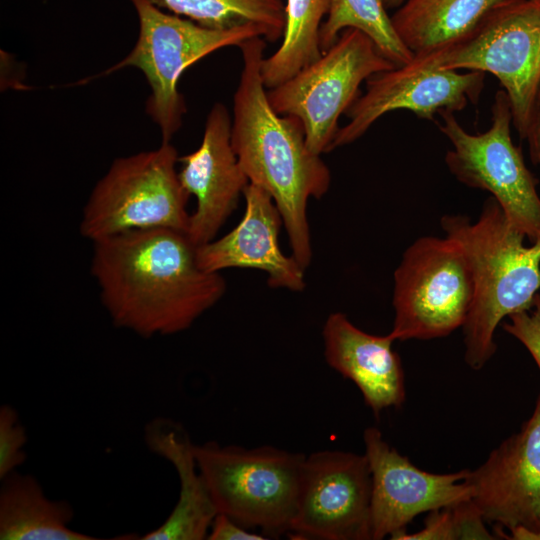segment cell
I'll return each mask as SVG.
<instances>
[{
  "label": "cell",
  "mask_w": 540,
  "mask_h": 540,
  "mask_svg": "<svg viewBox=\"0 0 540 540\" xmlns=\"http://www.w3.org/2000/svg\"><path fill=\"white\" fill-rule=\"evenodd\" d=\"M90 272L112 323L143 338L189 329L225 294L186 232L137 229L92 242Z\"/></svg>",
  "instance_id": "obj_1"
},
{
  "label": "cell",
  "mask_w": 540,
  "mask_h": 540,
  "mask_svg": "<svg viewBox=\"0 0 540 540\" xmlns=\"http://www.w3.org/2000/svg\"><path fill=\"white\" fill-rule=\"evenodd\" d=\"M242 71L233 97L231 141L250 183L272 197L283 220L292 256L303 269L312 260L307 206L328 191L331 173L306 142L301 120L277 113L261 74L266 48L263 37L238 46Z\"/></svg>",
  "instance_id": "obj_2"
},
{
  "label": "cell",
  "mask_w": 540,
  "mask_h": 540,
  "mask_svg": "<svg viewBox=\"0 0 540 540\" xmlns=\"http://www.w3.org/2000/svg\"><path fill=\"white\" fill-rule=\"evenodd\" d=\"M440 226L462 250L472 273L474 298L462 326L464 359L480 370L497 350V326L503 318L530 309L540 289V240L525 246V235L492 196L476 221L447 214Z\"/></svg>",
  "instance_id": "obj_3"
},
{
  "label": "cell",
  "mask_w": 540,
  "mask_h": 540,
  "mask_svg": "<svg viewBox=\"0 0 540 540\" xmlns=\"http://www.w3.org/2000/svg\"><path fill=\"white\" fill-rule=\"evenodd\" d=\"M217 513L268 539L289 534L306 456L272 446L244 448L209 441L193 447Z\"/></svg>",
  "instance_id": "obj_4"
},
{
  "label": "cell",
  "mask_w": 540,
  "mask_h": 540,
  "mask_svg": "<svg viewBox=\"0 0 540 540\" xmlns=\"http://www.w3.org/2000/svg\"><path fill=\"white\" fill-rule=\"evenodd\" d=\"M423 70L468 69L498 78L524 139L540 98V0H504L460 41L408 63Z\"/></svg>",
  "instance_id": "obj_5"
},
{
  "label": "cell",
  "mask_w": 540,
  "mask_h": 540,
  "mask_svg": "<svg viewBox=\"0 0 540 540\" xmlns=\"http://www.w3.org/2000/svg\"><path fill=\"white\" fill-rule=\"evenodd\" d=\"M139 23L131 51L95 77H104L128 67L140 70L151 90L146 112L159 127L162 142H171L179 131L186 105L178 82L192 64L228 46H239L253 37H263L260 28L245 24L227 29L209 28L164 11L149 0H130ZM83 79L87 83L94 79Z\"/></svg>",
  "instance_id": "obj_6"
},
{
  "label": "cell",
  "mask_w": 540,
  "mask_h": 540,
  "mask_svg": "<svg viewBox=\"0 0 540 540\" xmlns=\"http://www.w3.org/2000/svg\"><path fill=\"white\" fill-rule=\"evenodd\" d=\"M178 162L171 142L116 158L84 205L81 235L95 242L137 229L170 228L187 233L190 195L180 182Z\"/></svg>",
  "instance_id": "obj_7"
},
{
  "label": "cell",
  "mask_w": 540,
  "mask_h": 540,
  "mask_svg": "<svg viewBox=\"0 0 540 540\" xmlns=\"http://www.w3.org/2000/svg\"><path fill=\"white\" fill-rule=\"evenodd\" d=\"M507 94L494 97L490 127L477 134L465 130L453 112L440 111V131L452 149L445 155L450 173L462 184L490 193L508 221L532 243L540 240L537 179L511 137L512 113Z\"/></svg>",
  "instance_id": "obj_8"
},
{
  "label": "cell",
  "mask_w": 540,
  "mask_h": 540,
  "mask_svg": "<svg viewBox=\"0 0 540 540\" xmlns=\"http://www.w3.org/2000/svg\"><path fill=\"white\" fill-rule=\"evenodd\" d=\"M474 298L467 260L448 237L422 236L394 271L391 337L397 341L448 336L462 327Z\"/></svg>",
  "instance_id": "obj_9"
},
{
  "label": "cell",
  "mask_w": 540,
  "mask_h": 540,
  "mask_svg": "<svg viewBox=\"0 0 540 540\" xmlns=\"http://www.w3.org/2000/svg\"><path fill=\"white\" fill-rule=\"evenodd\" d=\"M393 68L366 34L347 28L320 58L267 95L277 113L301 120L309 149L321 155L331 151L339 117L358 98L362 82Z\"/></svg>",
  "instance_id": "obj_10"
},
{
  "label": "cell",
  "mask_w": 540,
  "mask_h": 540,
  "mask_svg": "<svg viewBox=\"0 0 540 540\" xmlns=\"http://www.w3.org/2000/svg\"><path fill=\"white\" fill-rule=\"evenodd\" d=\"M372 479L365 454L323 450L306 456L289 536L370 540Z\"/></svg>",
  "instance_id": "obj_11"
},
{
  "label": "cell",
  "mask_w": 540,
  "mask_h": 540,
  "mask_svg": "<svg viewBox=\"0 0 540 540\" xmlns=\"http://www.w3.org/2000/svg\"><path fill=\"white\" fill-rule=\"evenodd\" d=\"M466 481L485 522L513 540H540V394L531 417L505 439Z\"/></svg>",
  "instance_id": "obj_12"
},
{
  "label": "cell",
  "mask_w": 540,
  "mask_h": 540,
  "mask_svg": "<svg viewBox=\"0 0 540 540\" xmlns=\"http://www.w3.org/2000/svg\"><path fill=\"white\" fill-rule=\"evenodd\" d=\"M372 479L371 539L405 531L419 514L471 499L469 470L436 474L416 467L383 438L376 427L363 433Z\"/></svg>",
  "instance_id": "obj_13"
},
{
  "label": "cell",
  "mask_w": 540,
  "mask_h": 540,
  "mask_svg": "<svg viewBox=\"0 0 540 540\" xmlns=\"http://www.w3.org/2000/svg\"><path fill=\"white\" fill-rule=\"evenodd\" d=\"M485 76L482 71L423 70L409 64L377 73L346 111L349 120L339 128L331 150L353 143L388 112L409 110L432 120L443 110L462 111L479 100Z\"/></svg>",
  "instance_id": "obj_14"
},
{
  "label": "cell",
  "mask_w": 540,
  "mask_h": 540,
  "mask_svg": "<svg viewBox=\"0 0 540 540\" xmlns=\"http://www.w3.org/2000/svg\"><path fill=\"white\" fill-rule=\"evenodd\" d=\"M231 126L226 106L216 102L206 117L199 147L179 157L180 182L196 198L187 230L196 246L216 238L250 183L233 149Z\"/></svg>",
  "instance_id": "obj_15"
},
{
  "label": "cell",
  "mask_w": 540,
  "mask_h": 540,
  "mask_svg": "<svg viewBox=\"0 0 540 540\" xmlns=\"http://www.w3.org/2000/svg\"><path fill=\"white\" fill-rule=\"evenodd\" d=\"M243 196L246 208L238 225L221 238L197 246L199 266L208 272L228 268L257 269L266 273L267 283L272 288L303 291L305 269L280 248L283 220L272 197L252 183Z\"/></svg>",
  "instance_id": "obj_16"
},
{
  "label": "cell",
  "mask_w": 540,
  "mask_h": 540,
  "mask_svg": "<svg viewBox=\"0 0 540 540\" xmlns=\"http://www.w3.org/2000/svg\"><path fill=\"white\" fill-rule=\"evenodd\" d=\"M322 338L327 364L358 387L375 415L402 405L406 395L404 371L389 333H367L346 314L334 312L324 323Z\"/></svg>",
  "instance_id": "obj_17"
},
{
  "label": "cell",
  "mask_w": 540,
  "mask_h": 540,
  "mask_svg": "<svg viewBox=\"0 0 540 540\" xmlns=\"http://www.w3.org/2000/svg\"><path fill=\"white\" fill-rule=\"evenodd\" d=\"M144 439L151 452L174 467L180 489L178 501L167 519L141 539H207L217 510L198 469L189 434L180 423L157 417L145 426Z\"/></svg>",
  "instance_id": "obj_18"
},
{
  "label": "cell",
  "mask_w": 540,
  "mask_h": 540,
  "mask_svg": "<svg viewBox=\"0 0 540 540\" xmlns=\"http://www.w3.org/2000/svg\"><path fill=\"white\" fill-rule=\"evenodd\" d=\"M1 540H94L70 528L74 510L45 495L38 480L17 470L0 479Z\"/></svg>",
  "instance_id": "obj_19"
},
{
  "label": "cell",
  "mask_w": 540,
  "mask_h": 540,
  "mask_svg": "<svg viewBox=\"0 0 540 540\" xmlns=\"http://www.w3.org/2000/svg\"><path fill=\"white\" fill-rule=\"evenodd\" d=\"M504 0H406L391 16L414 56L452 45L473 31Z\"/></svg>",
  "instance_id": "obj_20"
},
{
  "label": "cell",
  "mask_w": 540,
  "mask_h": 540,
  "mask_svg": "<svg viewBox=\"0 0 540 540\" xmlns=\"http://www.w3.org/2000/svg\"><path fill=\"white\" fill-rule=\"evenodd\" d=\"M329 7L330 0H285L283 40L261 66L267 89L282 84L320 58V28Z\"/></svg>",
  "instance_id": "obj_21"
},
{
  "label": "cell",
  "mask_w": 540,
  "mask_h": 540,
  "mask_svg": "<svg viewBox=\"0 0 540 540\" xmlns=\"http://www.w3.org/2000/svg\"><path fill=\"white\" fill-rule=\"evenodd\" d=\"M159 8L200 25L227 29L254 24L263 38L275 42L285 27L284 0H149Z\"/></svg>",
  "instance_id": "obj_22"
},
{
  "label": "cell",
  "mask_w": 540,
  "mask_h": 540,
  "mask_svg": "<svg viewBox=\"0 0 540 540\" xmlns=\"http://www.w3.org/2000/svg\"><path fill=\"white\" fill-rule=\"evenodd\" d=\"M387 9L384 0H330L327 19L320 28L322 52L343 30L353 28L366 34L395 67L410 63L414 55L397 34Z\"/></svg>",
  "instance_id": "obj_23"
},
{
  "label": "cell",
  "mask_w": 540,
  "mask_h": 540,
  "mask_svg": "<svg viewBox=\"0 0 540 540\" xmlns=\"http://www.w3.org/2000/svg\"><path fill=\"white\" fill-rule=\"evenodd\" d=\"M27 433L15 408L0 407V479L17 470L27 459Z\"/></svg>",
  "instance_id": "obj_24"
},
{
  "label": "cell",
  "mask_w": 540,
  "mask_h": 540,
  "mask_svg": "<svg viewBox=\"0 0 540 540\" xmlns=\"http://www.w3.org/2000/svg\"><path fill=\"white\" fill-rule=\"evenodd\" d=\"M502 328L520 341L533 357L540 370V292L534 298L530 309L508 316Z\"/></svg>",
  "instance_id": "obj_25"
},
{
  "label": "cell",
  "mask_w": 540,
  "mask_h": 540,
  "mask_svg": "<svg viewBox=\"0 0 540 540\" xmlns=\"http://www.w3.org/2000/svg\"><path fill=\"white\" fill-rule=\"evenodd\" d=\"M393 540H457L452 506L429 512L423 528L415 533L406 530L390 537Z\"/></svg>",
  "instance_id": "obj_26"
},
{
  "label": "cell",
  "mask_w": 540,
  "mask_h": 540,
  "mask_svg": "<svg viewBox=\"0 0 540 540\" xmlns=\"http://www.w3.org/2000/svg\"><path fill=\"white\" fill-rule=\"evenodd\" d=\"M456 539H496L485 527V520L470 500L452 506Z\"/></svg>",
  "instance_id": "obj_27"
},
{
  "label": "cell",
  "mask_w": 540,
  "mask_h": 540,
  "mask_svg": "<svg viewBox=\"0 0 540 540\" xmlns=\"http://www.w3.org/2000/svg\"><path fill=\"white\" fill-rule=\"evenodd\" d=\"M207 539L209 540H265L268 539L263 534L250 531L228 516L217 513Z\"/></svg>",
  "instance_id": "obj_28"
},
{
  "label": "cell",
  "mask_w": 540,
  "mask_h": 540,
  "mask_svg": "<svg viewBox=\"0 0 540 540\" xmlns=\"http://www.w3.org/2000/svg\"><path fill=\"white\" fill-rule=\"evenodd\" d=\"M529 145L531 161L540 166V98L533 112L525 138Z\"/></svg>",
  "instance_id": "obj_29"
},
{
  "label": "cell",
  "mask_w": 540,
  "mask_h": 540,
  "mask_svg": "<svg viewBox=\"0 0 540 540\" xmlns=\"http://www.w3.org/2000/svg\"><path fill=\"white\" fill-rule=\"evenodd\" d=\"M387 8H395L401 6L406 0H384Z\"/></svg>",
  "instance_id": "obj_30"
}]
</instances>
